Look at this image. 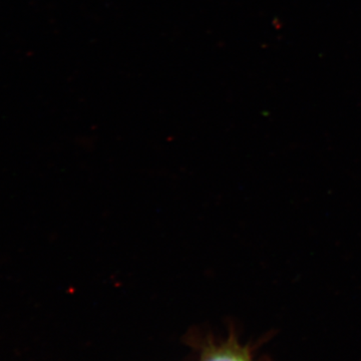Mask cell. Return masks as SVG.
Listing matches in <instances>:
<instances>
[{"label": "cell", "instance_id": "obj_1", "mask_svg": "<svg viewBox=\"0 0 361 361\" xmlns=\"http://www.w3.org/2000/svg\"><path fill=\"white\" fill-rule=\"evenodd\" d=\"M205 361H248L241 353L233 350H222L209 356Z\"/></svg>", "mask_w": 361, "mask_h": 361}]
</instances>
